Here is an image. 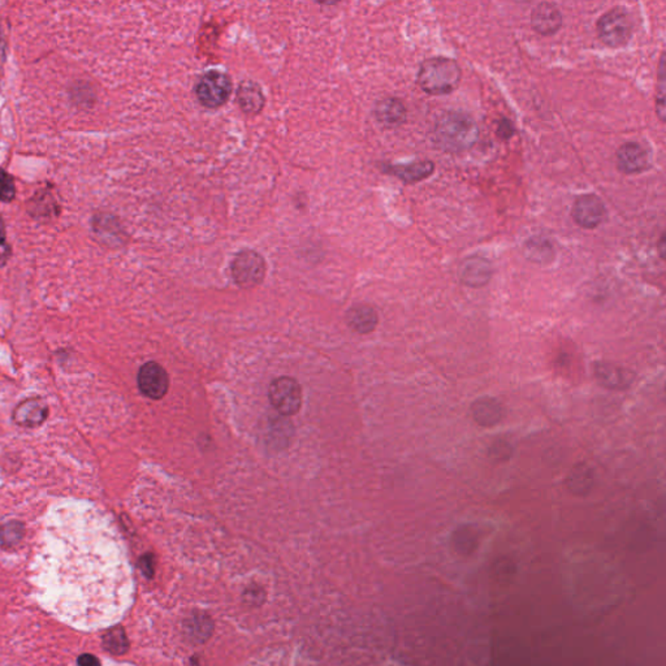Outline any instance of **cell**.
<instances>
[{
    "instance_id": "2",
    "label": "cell",
    "mask_w": 666,
    "mask_h": 666,
    "mask_svg": "<svg viewBox=\"0 0 666 666\" xmlns=\"http://www.w3.org/2000/svg\"><path fill=\"white\" fill-rule=\"evenodd\" d=\"M479 139V128L474 119L464 112L442 113L433 128V141L447 153H462L474 146Z\"/></svg>"
},
{
    "instance_id": "24",
    "label": "cell",
    "mask_w": 666,
    "mask_h": 666,
    "mask_svg": "<svg viewBox=\"0 0 666 666\" xmlns=\"http://www.w3.org/2000/svg\"><path fill=\"white\" fill-rule=\"evenodd\" d=\"M23 527L19 522H11L0 529V542L4 545H13L23 538Z\"/></svg>"
},
{
    "instance_id": "8",
    "label": "cell",
    "mask_w": 666,
    "mask_h": 666,
    "mask_svg": "<svg viewBox=\"0 0 666 666\" xmlns=\"http://www.w3.org/2000/svg\"><path fill=\"white\" fill-rule=\"evenodd\" d=\"M571 216L578 226L585 229H595L607 220L608 211L600 197L583 194L579 195L573 204Z\"/></svg>"
},
{
    "instance_id": "20",
    "label": "cell",
    "mask_w": 666,
    "mask_h": 666,
    "mask_svg": "<svg viewBox=\"0 0 666 666\" xmlns=\"http://www.w3.org/2000/svg\"><path fill=\"white\" fill-rule=\"evenodd\" d=\"M237 98L241 108L248 113L258 112L264 104L263 92L254 82H244L238 89Z\"/></svg>"
},
{
    "instance_id": "15",
    "label": "cell",
    "mask_w": 666,
    "mask_h": 666,
    "mask_svg": "<svg viewBox=\"0 0 666 666\" xmlns=\"http://www.w3.org/2000/svg\"><path fill=\"white\" fill-rule=\"evenodd\" d=\"M595 486V471L586 462L576 463L566 478L567 491L576 497H586Z\"/></svg>"
},
{
    "instance_id": "31",
    "label": "cell",
    "mask_w": 666,
    "mask_h": 666,
    "mask_svg": "<svg viewBox=\"0 0 666 666\" xmlns=\"http://www.w3.org/2000/svg\"><path fill=\"white\" fill-rule=\"evenodd\" d=\"M658 248H660V254H661V258L664 259L665 258V236L663 235L660 241H658Z\"/></svg>"
},
{
    "instance_id": "27",
    "label": "cell",
    "mask_w": 666,
    "mask_h": 666,
    "mask_svg": "<svg viewBox=\"0 0 666 666\" xmlns=\"http://www.w3.org/2000/svg\"><path fill=\"white\" fill-rule=\"evenodd\" d=\"M514 132H516L514 125L507 117H502L497 123L496 133L498 138L507 141V139H510L511 137L514 136Z\"/></svg>"
},
{
    "instance_id": "14",
    "label": "cell",
    "mask_w": 666,
    "mask_h": 666,
    "mask_svg": "<svg viewBox=\"0 0 666 666\" xmlns=\"http://www.w3.org/2000/svg\"><path fill=\"white\" fill-rule=\"evenodd\" d=\"M471 415L476 424L484 429H491L502 422L505 410L498 400L486 395L475 400L473 402Z\"/></svg>"
},
{
    "instance_id": "23",
    "label": "cell",
    "mask_w": 666,
    "mask_h": 666,
    "mask_svg": "<svg viewBox=\"0 0 666 666\" xmlns=\"http://www.w3.org/2000/svg\"><path fill=\"white\" fill-rule=\"evenodd\" d=\"M513 453L514 448L507 439H497L488 448V457L497 463L507 462L513 457Z\"/></svg>"
},
{
    "instance_id": "12",
    "label": "cell",
    "mask_w": 666,
    "mask_h": 666,
    "mask_svg": "<svg viewBox=\"0 0 666 666\" xmlns=\"http://www.w3.org/2000/svg\"><path fill=\"white\" fill-rule=\"evenodd\" d=\"M531 26L539 35H556L562 26L561 11L552 3H540L531 13Z\"/></svg>"
},
{
    "instance_id": "22",
    "label": "cell",
    "mask_w": 666,
    "mask_h": 666,
    "mask_svg": "<svg viewBox=\"0 0 666 666\" xmlns=\"http://www.w3.org/2000/svg\"><path fill=\"white\" fill-rule=\"evenodd\" d=\"M657 86H656V113L660 120L665 121V54L661 55L657 73Z\"/></svg>"
},
{
    "instance_id": "18",
    "label": "cell",
    "mask_w": 666,
    "mask_h": 666,
    "mask_svg": "<svg viewBox=\"0 0 666 666\" xmlns=\"http://www.w3.org/2000/svg\"><path fill=\"white\" fill-rule=\"evenodd\" d=\"M375 115L379 123L395 128L405 123L407 120V108L404 103L397 98H385L378 103Z\"/></svg>"
},
{
    "instance_id": "17",
    "label": "cell",
    "mask_w": 666,
    "mask_h": 666,
    "mask_svg": "<svg viewBox=\"0 0 666 666\" xmlns=\"http://www.w3.org/2000/svg\"><path fill=\"white\" fill-rule=\"evenodd\" d=\"M388 172L407 184H414L429 179L435 172V164L431 160H419L409 164L389 166Z\"/></svg>"
},
{
    "instance_id": "5",
    "label": "cell",
    "mask_w": 666,
    "mask_h": 666,
    "mask_svg": "<svg viewBox=\"0 0 666 666\" xmlns=\"http://www.w3.org/2000/svg\"><path fill=\"white\" fill-rule=\"evenodd\" d=\"M272 407L284 415H294L302 407V388L289 376H282L272 382L268 389Z\"/></svg>"
},
{
    "instance_id": "28",
    "label": "cell",
    "mask_w": 666,
    "mask_h": 666,
    "mask_svg": "<svg viewBox=\"0 0 666 666\" xmlns=\"http://www.w3.org/2000/svg\"><path fill=\"white\" fill-rule=\"evenodd\" d=\"M11 254V250H10V245L8 242L6 241V231H4V224H3V220L0 217V260H7L8 257Z\"/></svg>"
},
{
    "instance_id": "1",
    "label": "cell",
    "mask_w": 666,
    "mask_h": 666,
    "mask_svg": "<svg viewBox=\"0 0 666 666\" xmlns=\"http://www.w3.org/2000/svg\"><path fill=\"white\" fill-rule=\"evenodd\" d=\"M32 582L47 611L86 631L120 621L133 598L117 531L102 511L82 502L57 505L46 517Z\"/></svg>"
},
{
    "instance_id": "11",
    "label": "cell",
    "mask_w": 666,
    "mask_h": 666,
    "mask_svg": "<svg viewBox=\"0 0 666 666\" xmlns=\"http://www.w3.org/2000/svg\"><path fill=\"white\" fill-rule=\"evenodd\" d=\"M594 375L598 384L609 391H625L634 382L632 373L609 362H596Z\"/></svg>"
},
{
    "instance_id": "9",
    "label": "cell",
    "mask_w": 666,
    "mask_h": 666,
    "mask_svg": "<svg viewBox=\"0 0 666 666\" xmlns=\"http://www.w3.org/2000/svg\"><path fill=\"white\" fill-rule=\"evenodd\" d=\"M138 388L151 400H160L170 389V376L158 362H147L138 373Z\"/></svg>"
},
{
    "instance_id": "26",
    "label": "cell",
    "mask_w": 666,
    "mask_h": 666,
    "mask_svg": "<svg viewBox=\"0 0 666 666\" xmlns=\"http://www.w3.org/2000/svg\"><path fill=\"white\" fill-rule=\"evenodd\" d=\"M14 184L11 176L7 172L0 170V201L11 202L14 198Z\"/></svg>"
},
{
    "instance_id": "6",
    "label": "cell",
    "mask_w": 666,
    "mask_h": 666,
    "mask_svg": "<svg viewBox=\"0 0 666 666\" xmlns=\"http://www.w3.org/2000/svg\"><path fill=\"white\" fill-rule=\"evenodd\" d=\"M266 263L258 253L253 250L239 251L232 262V276L241 288H254L263 282Z\"/></svg>"
},
{
    "instance_id": "10",
    "label": "cell",
    "mask_w": 666,
    "mask_h": 666,
    "mask_svg": "<svg viewBox=\"0 0 666 666\" xmlns=\"http://www.w3.org/2000/svg\"><path fill=\"white\" fill-rule=\"evenodd\" d=\"M617 168L623 175H638L651 168V155L648 150L638 142L623 144L616 154Z\"/></svg>"
},
{
    "instance_id": "3",
    "label": "cell",
    "mask_w": 666,
    "mask_h": 666,
    "mask_svg": "<svg viewBox=\"0 0 666 666\" xmlns=\"http://www.w3.org/2000/svg\"><path fill=\"white\" fill-rule=\"evenodd\" d=\"M462 72L458 63L445 57L426 59L418 69L417 84L429 95H447L460 86Z\"/></svg>"
},
{
    "instance_id": "13",
    "label": "cell",
    "mask_w": 666,
    "mask_h": 666,
    "mask_svg": "<svg viewBox=\"0 0 666 666\" xmlns=\"http://www.w3.org/2000/svg\"><path fill=\"white\" fill-rule=\"evenodd\" d=\"M492 272L489 260L482 257H471L463 260L458 275L464 285L470 288H482L491 280Z\"/></svg>"
},
{
    "instance_id": "25",
    "label": "cell",
    "mask_w": 666,
    "mask_h": 666,
    "mask_svg": "<svg viewBox=\"0 0 666 666\" xmlns=\"http://www.w3.org/2000/svg\"><path fill=\"white\" fill-rule=\"evenodd\" d=\"M189 632L192 634L193 638H197L199 640H204V636H208L211 631V623L206 617H193L192 622L188 625Z\"/></svg>"
},
{
    "instance_id": "30",
    "label": "cell",
    "mask_w": 666,
    "mask_h": 666,
    "mask_svg": "<svg viewBox=\"0 0 666 666\" xmlns=\"http://www.w3.org/2000/svg\"><path fill=\"white\" fill-rule=\"evenodd\" d=\"M141 566H142L145 574H147L148 576L153 574V561H151V557H150V556H145V557L142 558Z\"/></svg>"
},
{
    "instance_id": "4",
    "label": "cell",
    "mask_w": 666,
    "mask_h": 666,
    "mask_svg": "<svg viewBox=\"0 0 666 666\" xmlns=\"http://www.w3.org/2000/svg\"><path fill=\"white\" fill-rule=\"evenodd\" d=\"M596 30L604 45L610 48H620L630 42L634 25L627 11L616 7L601 14L596 23Z\"/></svg>"
},
{
    "instance_id": "29",
    "label": "cell",
    "mask_w": 666,
    "mask_h": 666,
    "mask_svg": "<svg viewBox=\"0 0 666 666\" xmlns=\"http://www.w3.org/2000/svg\"><path fill=\"white\" fill-rule=\"evenodd\" d=\"M77 664H79V666H102L99 658L97 656L90 655V654L79 656Z\"/></svg>"
},
{
    "instance_id": "19",
    "label": "cell",
    "mask_w": 666,
    "mask_h": 666,
    "mask_svg": "<svg viewBox=\"0 0 666 666\" xmlns=\"http://www.w3.org/2000/svg\"><path fill=\"white\" fill-rule=\"evenodd\" d=\"M348 323L355 332L366 335L373 332L379 323L378 313L371 306H354L348 313Z\"/></svg>"
},
{
    "instance_id": "7",
    "label": "cell",
    "mask_w": 666,
    "mask_h": 666,
    "mask_svg": "<svg viewBox=\"0 0 666 666\" xmlns=\"http://www.w3.org/2000/svg\"><path fill=\"white\" fill-rule=\"evenodd\" d=\"M197 97L207 108L222 107L232 94V82L226 73L208 72L197 85Z\"/></svg>"
},
{
    "instance_id": "16",
    "label": "cell",
    "mask_w": 666,
    "mask_h": 666,
    "mask_svg": "<svg viewBox=\"0 0 666 666\" xmlns=\"http://www.w3.org/2000/svg\"><path fill=\"white\" fill-rule=\"evenodd\" d=\"M48 414V407L41 400H26L16 407L13 419L19 426L35 427L45 422Z\"/></svg>"
},
{
    "instance_id": "21",
    "label": "cell",
    "mask_w": 666,
    "mask_h": 666,
    "mask_svg": "<svg viewBox=\"0 0 666 666\" xmlns=\"http://www.w3.org/2000/svg\"><path fill=\"white\" fill-rule=\"evenodd\" d=\"M104 648L113 655H123L128 651V639L123 627L116 626L103 636Z\"/></svg>"
}]
</instances>
